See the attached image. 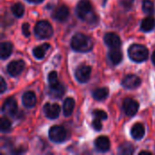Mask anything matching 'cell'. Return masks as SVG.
<instances>
[{
    "mask_svg": "<svg viewBox=\"0 0 155 155\" xmlns=\"http://www.w3.org/2000/svg\"><path fill=\"white\" fill-rule=\"evenodd\" d=\"M93 127L95 131H101L102 128H103V125H102V120L98 119V118H95L93 122Z\"/></svg>",
    "mask_w": 155,
    "mask_h": 155,
    "instance_id": "cell-30",
    "label": "cell"
},
{
    "mask_svg": "<svg viewBox=\"0 0 155 155\" xmlns=\"http://www.w3.org/2000/svg\"><path fill=\"white\" fill-rule=\"evenodd\" d=\"M91 73H92L91 66H89V65H81L75 70L74 75H75L76 80L79 83L84 84V83H87L88 80L90 79Z\"/></svg>",
    "mask_w": 155,
    "mask_h": 155,
    "instance_id": "cell-6",
    "label": "cell"
},
{
    "mask_svg": "<svg viewBox=\"0 0 155 155\" xmlns=\"http://www.w3.org/2000/svg\"><path fill=\"white\" fill-rule=\"evenodd\" d=\"M68 16H69V8L64 5L58 6L53 13V17L59 22H64L68 18Z\"/></svg>",
    "mask_w": 155,
    "mask_h": 155,
    "instance_id": "cell-12",
    "label": "cell"
},
{
    "mask_svg": "<svg viewBox=\"0 0 155 155\" xmlns=\"http://www.w3.org/2000/svg\"><path fill=\"white\" fill-rule=\"evenodd\" d=\"M48 83H49V86H54L59 83L58 81V77H57V73L55 71H53L49 74L48 75Z\"/></svg>",
    "mask_w": 155,
    "mask_h": 155,
    "instance_id": "cell-28",
    "label": "cell"
},
{
    "mask_svg": "<svg viewBox=\"0 0 155 155\" xmlns=\"http://www.w3.org/2000/svg\"><path fill=\"white\" fill-rule=\"evenodd\" d=\"M54 29L48 21L41 20L35 26V35L39 39H47L53 35Z\"/></svg>",
    "mask_w": 155,
    "mask_h": 155,
    "instance_id": "cell-3",
    "label": "cell"
},
{
    "mask_svg": "<svg viewBox=\"0 0 155 155\" xmlns=\"http://www.w3.org/2000/svg\"><path fill=\"white\" fill-rule=\"evenodd\" d=\"M44 113L45 115L51 120L56 119L60 114V106L57 104H45L44 106Z\"/></svg>",
    "mask_w": 155,
    "mask_h": 155,
    "instance_id": "cell-11",
    "label": "cell"
},
{
    "mask_svg": "<svg viewBox=\"0 0 155 155\" xmlns=\"http://www.w3.org/2000/svg\"><path fill=\"white\" fill-rule=\"evenodd\" d=\"M22 32L25 35V36H29L30 35V26H29V24L25 23L22 25Z\"/></svg>",
    "mask_w": 155,
    "mask_h": 155,
    "instance_id": "cell-31",
    "label": "cell"
},
{
    "mask_svg": "<svg viewBox=\"0 0 155 155\" xmlns=\"http://www.w3.org/2000/svg\"><path fill=\"white\" fill-rule=\"evenodd\" d=\"M108 56L110 61L114 64H118L123 60V54L122 52L119 50V48H112V50L108 54Z\"/></svg>",
    "mask_w": 155,
    "mask_h": 155,
    "instance_id": "cell-20",
    "label": "cell"
},
{
    "mask_svg": "<svg viewBox=\"0 0 155 155\" xmlns=\"http://www.w3.org/2000/svg\"><path fill=\"white\" fill-rule=\"evenodd\" d=\"M133 1L134 0H122V5L125 8H130L133 5Z\"/></svg>",
    "mask_w": 155,
    "mask_h": 155,
    "instance_id": "cell-32",
    "label": "cell"
},
{
    "mask_svg": "<svg viewBox=\"0 0 155 155\" xmlns=\"http://www.w3.org/2000/svg\"><path fill=\"white\" fill-rule=\"evenodd\" d=\"M155 27V19L153 16L145 17L141 24V29L143 32H150Z\"/></svg>",
    "mask_w": 155,
    "mask_h": 155,
    "instance_id": "cell-22",
    "label": "cell"
},
{
    "mask_svg": "<svg viewBox=\"0 0 155 155\" xmlns=\"http://www.w3.org/2000/svg\"><path fill=\"white\" fill-rule=\"evenodd\" d=\"M94 145L97 151L105 153L110 150L111 143H110V140L106 136H100L95 140Z\"/></svg>",
    "mask_w": 155,
    "mask_h": 155,
    "instance_id": "cell-14",
    "label": "cell"
},
{
    "mask_svg": "<svg viewBox=\"0 0 155 155\" xmlns=\"http://www.w3.org/2000/svg\"><path fill=\"white\" fill-rule=\"evenodd\" d=\"M109 95V90L106 87L97 88L93 92V97L97 101H102L107 98Z\"/></svg>",
    "mask_w": 155,
    "mask_h": 155,
    "instance_id": "cell-23",
    "label": "cell"
},
{
    "mask_svg": "<svg viewBox=\"0 0 155 155\" xmlns=\"http://www.w3.org/2000/svg\"><path fill=\"white\" fill-rule=\"evenodd\" d=\"M144 134H145V130L142 124H135L131 130V135L134 140L143 139L144 136Z\"/></svg>",
    "mask_w": 155,
    "mask_h": 155,
    "instance_id": "cell-16",
    "label": "cell"
},
{
    "mask_svg": "<svg viewBox=\"0 0 155 155\" xmlns=\"http://www.w3.org/2000/svg\"><path fill=\"white\" fill-rule=\"evenodd\" d=\"M22 102L25 107L26 108H33L36 104V96L34 92L28 91L25 92L22 96Z\"/></svg>",
    "mask_w": 155,
    "mask_h": 155,
    "instance_id": "cell-15",
    "label": "cell"
},
{
    "mask_svg": "<svg viewBox=\"0 0 155 155\" xmlns=\"http://www.w3.org/2000/svg\"><path fill=\"white\" fill-rule=\"evenodd\" d=\"M25 1H27L28 3H31V4H40L44 0H25Z\"/></svg>",
    "mask_w": 155,
    "mask_h": 155,
    "instance_id": "cell-34",
    "label": "cell"
},
{
    "mask_svg": "<svg viewBox=\"0 0 155 155\" xmlns=\"http://www.w3.org/2000/svg\"><path fill=\"white\" fill-rule=\"evenodd\" d=\"M123 109L126 115L134 116L136 114L139 109V104L137 101L134 100L133 98H125L123 103Z\"/></svg>",
    "mask_w": 155,
    "mask_h": 155,
    "instance_id": "cell-8",
    "label": "cell"
},
{
    "mask_svg": "<svg viewBox=\"0 0 155 155\" xmlns=\"http://www.w3.org/2000/svg\"><path fill=\"white\" fill-rule=\"evenodd\" d=\"M64 87L62 84H58L54 86H49V94L53 98H61L64 94Z\"/></svg>",
    "mask_w": 155,
    "mask_h": 155,
    "instance_id": "cell-19",
    "label": "cell"
},
{
    "mask_svg": "<svg viewBox=\"0 0 155 155\" xmlns=\"http://www.w3.org/2000/svg\"><path fill=\"white\" fill-rule=\"evenodd\" d=\"M152 61H153V64L155 65V51L153 52V57H152Z\"/></svg>",
    "mask_w": 155,
    "mask_h": 155,
    "instance_id": "cell-35",
    "label": "cell"
},
{
    "mask_svg": "<svg viewBox=\"0 0 155 155\" xmlns=\"http://www.w3.org/2000/svg\"><path fill=\"white\" fill-rule=\"evenodd\" d=\"M12 124L11 122L6 118V117H3L0 120V129L2 133H7L11 130Z\"/></svg>",
    "mask_w": 155,
    "mask_h": 155,
    "instance_id": "cell-27",
    "label": "cell"
},
{
    "mask_svg": "<svg viewBox=\"0 0 155 155\" xmlns=\"http://www.w3.org/2000/svg\"><path fill=\"white\" fill-rule=\"evenodd\" d=\"M50 48V45L49 44H44L42 45H39L35 48H34L33 50V54L36 59H43L45 55L46 51Z\"/></svg>",
    "mask_w": 155,
    "mask_h": 155,
    "instance_id": "cell-21",
    "label": "cell"
},
{
    "mask_svg": "<svg viewBox=\"0 0 155 155\" xmlns=\"http://www.w3.org/2000/svg\"><path fill=\"white\" fill-rule=\"evenodd\" d=\"M93 114L95 118H98L100 120H106L107 119V114L103 110H94Z\"/></svg>",
    "mask_w": 155,
    "mask_h": 155,
    "instance_id": "cell-29",
    "label": "cell"
},
{
    "mask_svg": "<svg viewBox=\"0 0 155 155\" xmlns=\"http://www.w3.org/2000/svg\"><path fill=\"white\" fill-rule=\"evenodd\" d=\"M74 105H75V102L73 98L68 97L64 100V104H63V112H64V115L68 117L70 115H72L74 109Z\"/></svg>",
    "mask_w": 155,
    "mask_h": 155,
    "instance_id": "cell-18",
    "label": "cell"
},
{
    "mask_svg": "<svg viewBox=\"0 0 155 155\" xmlns=\"http://www.w3.org/2000/svg\"><path fill=\"white\" fill-rule=\"evenodd\" d=\"M143 10L145 14L152 15L154 13V4L151 0H143Z\"/></svg>",
    "mask_w": 155,
    "mask_h": 155,
    "instance_id": "cell-26",
    "label": "cell"
},
{
    "mask_svg": "<svg viewBox=\"0 0 155 155\" xmlns=\"http://www.w3.org/2000/svg\"><path fill=\"white\" fill-rule=\"evenodd\" d=\"M134 153V147L130 143H124L118 148V153L123 155H131Z\"/></svg>",
    "mask_w": 155,
    "mask_h": 155,
    "instance_id": "cell-24",
    "label": "cell"
},
{
    "mask_svg": "<svg viewBox=\"0 0 155 155\" xmlns=\"http://www.w3.org/2000/svg\"><path fill=\"white\" fill-rule=\"evenodd\" d=\"M25 64L23 60H15L10 62L6 66V71L11 76L19 75L25 69Z\"/></svg>",
    "mask_w": 155,
    "mask_h": 155,
    "instance_id": "cell-7",
    "label": "cell"
},
{
    "mask_svg": "<svg viewBox=\"0 0 155 155\" xmlns=\"http://www.w3.org/2000/svg\"><path fill=\"white\" fill-rule=\"evenodd\" d=\"M13 51V45L9 42H3L0 45V57L2 60L7 59Z\"/></svg>",
    "mask_w": 155,
    "mask_h": 155,
    "instance_id": "cell-17",
    "label": "cell"
},
{
    "mask_svg": "<svg viewBox=\"0 0 155 155\" xmlns=\"http://www.w3.org/2000/svg\"><path fill=\"white\" fill-rule=\"evenodd\" d=\"M104 40L110 48H119L121 45V39L115 33H107L104 35Z\"/></svg>",
    "mask_w": 155,
    "mask_h": 155,
    "instance_id": "cell-13",
    "label": "cell"
},
{
    "mask_svg": "<svg viewBox=\"0 0 155 155\" xmlns=\"http://www.w3.org/2000/svg\"><path fill=\"white\" fill-rule=\"evenodd\" d=\"M142 80L140 77H138L135 74H128L126 75L123 81H122V85L126 88V89H135L141 85Z\"/></svg>",
    "mask_w": 155,
    "mask_h": 155,
    "instance_id": "cell-10",
    "label": "cell"
},
{
    "mask_svg": "<svg viewBox=\"0 0 155 155\" xmlns=\"http://www.w3.org/2000/svg\"><path fill=\"white\" fill-rule=\"evenodd\" d=\"M49 139L55 143H64L67 138V132L63 126L54 125L49 130Z\"/></svg>",
    "mask_w": 155,
    "mask_h": 155,
    "instance_id": "cell-4",
    "label": "cell"
},
{
    "mask_svg": "<svg viewBox=\"0 0 155 155\" xmlns=\"http://www.w3.org/2000/svg\"><path fill=\"white\" fill-rule=\"evenodd\" d=\"M2 112L8 116H15L17 113V103L15 99L13 97L6 99L2 106Z\"/></svg>",
    "mask_w": 155,
    "mask_h": 155,
    "instance_id": "cell-9",
    "label": "cell"
},
{
    "mask_svg": "<svg viewBox=\"0 0 155 155\" xmlns=\"http://www.w3.org/2000/svg\"><path fill=\"white\" fill-rule=\"evenodd\" d=\"M11 11L16 18H20L25 14V6L21 3H16L12 5Z\"/></svg>",
    "mask_w": 155,
    "mask_h": 155,
    "instance_id": "cell-25",
    "label": "cell"
},
{
    "mask_svg": "<svg viewBox=\"0 0 155 155\" xmlns=\"http://www.w3.org/2000/svg\"><path fill=\"white\" fill-rule=\"evenodd\" d=\"M94 43L92 39L82 33L75 34L71 40V47L74 51L79 53H87L93 49Z\"/></svg>",
    "mask_w": 155,
    "mask_h": 155,
    "instance_id": "cell-1",
    "label": "cell"
},
{
    "mask_svg": "<svg viewBox=\"0 0 155 155\" xmlns=\"http://www.w3.org/2000/svg\"><path fill=\"white\" fill-rule=\"evenodd\" d=\"M92 13V5L89 0H80L76 5L77 16L82 20H88Z\"/></svg>",
    "mask_w": 155,
    "mask_h": 155,
    "instance_id": "cell-5",
    "label": "cell"
},
{
    "mask_svg": "<svg viewBox=\"0 0 155 155\" xmlns=\"http://www.w3.org/2000/svg\"><path fill=\"white\" fill-rule=\"evenodd\" d=\"M6 89V84L5 82V79L3 77H1V87H0V90H1V93L3 94Z\"/></svg>",
    "mask_w": 155,
    "mask_h": 155,
    "instance_id": "cell-33",
    "label": "cell"
},
{
    "mask_svg": "<svg viewBox=\"0 0 155 155\" xmlns=\"http://www.w3.org/2000/svg\"><path fill=\"white\" fill-rule=\"evenodd\" d=\"M128 55L132 61L135 63H143L148 59L149 51L145 45L134 44L129 47Z\"/></svg>",
    "mask_w": 155,
    "mask_h": 155,
    "instance_id": "cell-2",
    "label": "cell"
}]
</instances>
